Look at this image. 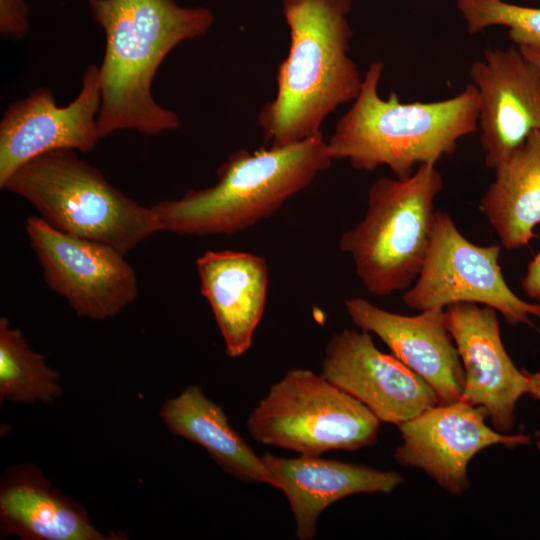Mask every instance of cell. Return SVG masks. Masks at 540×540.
Instances as JSON below:
<instances>
[{"label": "cell", "mask_w": 540, "mask_h": 540, "mask_svg": "<svg viewBox=\"0 0 540 540\" xmlns=\"http://www.w3.org/2000/svg\"><path fill=\"white\" fill-rule=\"evenodd\" d=\"M87 2L106 39L99 66L97 123L101 139L120 130L154 135L178 129L179 116L153 98V79L177 45L209 31L212 12L202 7L183 8L174 0Z\"/></svg>", "instance_id": "obj_1"}, {"label": "cell", "mask_w": 540, "mask_h": 540, "mask_svg": "<svg viewBox=\"0 0 540 540\" xmlns=\"http://www.w3.org/2000/svg\"><path fill=\"white\" fill-rule=\"evenodd\" d=\"M2 188L27 200L56 229L107 244L124 255L156 232L150 207L112 186L75 150L58 149L32 158Z\"/></svg>", "instance_id": "obj_5"}, {"label": "cell", "mask_w": 540, "mask_h": 540, "mask_svg": "<svg viewBox=\"0 0 540 540\" xmlns=\"http://www.w3.org/2000/svg\"><path fill=\"white\" fill-rule=\"evenodd\" d=\"M496 310L476 303L444 308L446 328L464 369L461 399L483 407L494 429L508 433L515 424L518 400L529 394L531 381L508 355Z\"/></svg>", "instance_id": "obj_13"}, {"label": "cell", "mask_w": 540, "mask_h": 540, "mask_svg": "<svg viewBox=\"0 0 540 540\" xmlns=\"http://www.w3.org/2000/svg\"><path fill=\"white\" fill-rule=\"evenodd\" d=\"M332 162L322 133L284 147L240 149L217 171V182L150 207L155 231L231 235L269 218Z\"/></svg>", "instance_id": "obj_4"}, {"label": "cell", "mask_w": 540, "mask_h": 540, "mask_svg": "<svg viewBox=\"0 0 540 540\" xmlns=\"http://www.w3.org/2000/svg\"><path fill=\"white\" fill-rule=\"evenodd\" d=\"M350 8L351 0H283L289 51L277 71L276 96L258 115L270 147L321 134L325 118L357 97L363 78L348 56Z\"/></svg>", "instance_id": "obj_2"}, {"label": "cell", "mask_w": 540, "mask_h": 540, "mask_svg": "<svg viewBox=\"0 0 540 540\" xmlns=\"http://www.w3.org/2000/svg\"><path fill=\"white\" fill-rule=\"evenodd\" d=\"M527 373L531 381L529 394L533 398L540 400V372H536V373L527 372Z\"/></svg>", "instance_id": "obj_25"}, {"label": "cell", "mask_w": 540, "mask_h": 540, "mask_svg": "<svg viewBox=\"0 0 540 540\" xmlns=\"http://www.w3.org/2000/svg\"><path fill=\"white\" fill-rule=\"evenodd\" d=\"M500 251L498 245L470 242L447 212L436 211L424 265L403 302L417 311L476 303L500 312L511 325L535 327L532 318L540 320V304L511 290L499 265Z\"/></svg>", "instance_id": "obj_8"}, {"label": "cell", "mask_w": 540, "mask_h": 540, "mask_svg": "<svg viewBox=\"0 0 540 540\" xmlns=\"http://www.w3.org/2000/svg\"><path fill=\"white\" fill-rule=\"evenodd\" d=\"M160 416L169 430L203 447L222 470L246 483L273 486L261 456L230 424L223 408L197 385L168 399Z\"/></svg>", "instance_id": "obj_19"}, {"label": "cell", "mask_w": 540, "mask_h": 540, "mask_svg": "<svg viewBox=\"0 0 540 540\" xmlns=\"http://www.w3.org/2000/svg\"><path fill=\"white\" fill-rule=\"evenodd\" d=\"M521 287L530 299L540 302V252L528 263Z\"/></svg>", "instance_id": "obj_24"}, {"label": "cell", "mask_w": 540, "mask_h": 540, "mask_svg": "<svg viewBox=\"0 0 540 540\" xmlns=\"http://www.w3.org/2000/svg\"><path fill=\"white\" fill-rule=\"evenodd\" d=\"M29 9L24 0H0V34L19 40L29 31Z\"/></svg>", "instance_id": "obj_23"}, {"label": "cell", "mask_w": 540, "mask_h": 540, "mask_svg": "<svg viewBox=\"0 0 540 540\" xmlns=\"http://www.w3.org/2000/svg\"><path fill=\"white\" fill-rule=\"evenodd\" d=\"M321 374L364 404L381 422H406L440 403L418 374L379 350L366 330L344 329L327 342Z\"/></svg>", "instance_id": "obj_12"}, {"label": "cell", "mask_w": 540, "mask_h": 540, "mask_svg": "<svg viewBox=\"0 0 540 540\" xmlns=\"http://www.w3.org/2000/svg\"><path fill=\"white\" fill-rule=\"evenodd\" d=\"M345 307L352 322L382 340L392 355L429 384L440 403L461 399L464 369L446 328L444 309L402 315L361 297L346 300Z\"/></svg>", "instance_id": "obj_15"}, {"label": "cell", "mask_w": 540, "mask_h": 540, "mask_svg": "<svg viewBox=\"0 0 540 540\" xmlns=\"http://www.w3.org/2000/svg\"><path fill=\"white\" fill-rule=\"evenodd\" d=\"M479 210L507 250L528 246L540 225V130L495 168Z\"/></svg>", "instance_id": "obj_20"}, {"label": "cell", "mask_w": 540, "mask_h": 540, "mask_svg": "<svg viewBox=\"0 0 540 540\" xmlns=\"http://www.w3.org/2000/svg\"><path fill=\"white\" fill-rule=\"evenodd\" d=\"M487 411L462 399L439 403L399 424L402 442L393 457L403 466L423 470L455 496L470 488L468 465L480 451L530 443L525 434L501 433L486 423Z\"/></svg>", "instance_id": "obj_10"}, {"label": "cell", "mask_w": 540, "mask_h": 540, "mask_svg": "<svg viewBox=\"0 0 540 540\" xmlns=\"http://www.w3.org/2000/svg\"><path fill=\"white\" fill-rule=\"evenodd\" d=\"M442 189V175L430 164L419 165L407 178H380L371 185L364 218L339 240L368 292L388 296L415 282L429 248L434 201Z\"/></svg>", "instance_id": "obj_6"}, {"label": "cell", "mask_w": 540, "mask_h": 540, "mask_svg": "<svg viewBox=\"0 0 540 540\" xmlns=\"http://www.w3.org/2000/svg\"><path fill=\"white\" fill-rule=\"evenodd\" d=\"M383 70L382 61L369 65L351 108L326 141L332 160H347L362 172L387 166L404 179L415 166L452 155L460 139L477 131L479 98L472 83L448 99L403 103L395 92L379 96Z\"/></svg>", "instance_id": "obj_3"}, {"label": "cell", "mask_w": 540, "mask_h": 540, "mask_svg": "<svg viewBox=\"0 0 540 540\" xmlns=\"http://www.w3.org/2000/svg\"><path fill=\"white\" fill-rule=\"evenodd\" d=\"M485 164L494 169L540 130V69L519 49L486 50L470 66Z\"/></svg>", "instance_id": "obj_14"}, {"label": "cell", "mask_w": 540, "mask_h": 540, "mask_svg": "<svg viewBox=\"0 0 540 540\" xmlns=\"http://www.w3.org/2000/svg\"><path fill=\"white\" fill-rule=\"evenodd\" d=\"M1 536L26 540H104L85 510L52 489L34 466L12 468L0 489Z\"/></svg>", "instance_id": "obj_18"}, {"label": "cell", "mask_w": 540, "mask_h": 540, "mask_svg": "<svg viewBox=\"0 0 540 540\" xmlns=\"http://www.w3.org/2000/svg\"><path fill=\"white\" fill-rule=\"evenodd\" d=\"M99 67L89 65L76 98L58 106L53 92L40 87L12 102L0 122V187L32 158L58 149L93 150L101 139Z\"/></svg>", "instance_id": "obj_11"}, {"label": "cell", "mask_w": 540, "mask_h": 540, "mask_svg": "<svg viewBox=\"0 0 540 540\" xmlns=\"http://www.w3.org/2000/svg\"><path fill=\"white\" fill-rule=\"evenodd\" d=\"M202 295L207 299L225 343L237 358L251 347L265 310L268 263L260 255L207 251L196 260Z\"/></svg>", "instance_id": "obj_17"}, {"label": "cell", "mask_w": 540, "mask_h": 540, "mask_svg": "<svg viewBox=\"0 0 540 540\" xmlns=\"http://www.w3.org/2000/svg\"><path fill=\"white\" fill-rule=\"evenodd\" d=\"M26 232L44 281L77 315L104 320L136 299V274L114 247L62 232L39 216L27 219Z\"/></svg>", "instance_id": "obj_9"}, {"label": "cell", "mask_w": 540, "mask_h": 540, "mask_svg": "<svg viewBox=\"0 0 540 540\" xmlns=\"http://www.w3.org/2000/svg\"><path fill=\"white\" fill-rule=\"evenodd\" d=\"M522 54L540 69V54L526 48H518Z\"/></svg>", "instance_id": "obj_26"}, {"label": "cell", "mask_w": 540, "mask_h": 540, "mask_svg": "<svg viewBox=\"0 0 540 540\" xmlns=\"http://www.w3.org/2000/svg\"><path fill=\"white\" fill-rule=\"evenodd\" d=\"M261 458L272 487L287 498L299 540L316 538L319 517L333 503L356 494H388L404 482L397 471L321 456L287 458L266 451Z\"/></svg>", "instance_id": "obj_16"}, {"label": "cell", "mask_w": 540, "mask_h": 540, "mask_svg": "<svg viewBox=\"0 0 540 540\" xmlns=\"http://www.w3.org/2000/svg\"><path fill=\"white\" fill-rule=\"evenodd\" d=\"M62 394L59 374L34 352L20 330L0 319V396L17 403H51Z\"/></svg>", "instance_id": "obj_21"}, {"label": "cell", "mask_w": 540, "mask_h": 540, "mask_svg": "<svg viewBox=\"0 0 540 540\" xmlns=\"http://www.w3.org/2000/svg\"><path fill=\"white\" fill-rule=\"evenodd\" d=\"M470 35L491 26L508 28L509 38L518 48L540 54V8L506 0H456Z\"/></svg>", "instance_id": "obj_22"}, {"label": "cell", "mask_w": 540, "mask_h": 540, "mask_svg": "<svg viewBox=\"0 0 540 540\" xmlns=\"http://www.w3.org/2000/svg\"><path fill=\"white\" fill-rule=\"evenodd\" d=\"M380 424L360 401L305 368L286 371L246 420L255 441L309 456L372 446Z\"/></svg>", "instance_id": "obj_7"}]
</instances>
